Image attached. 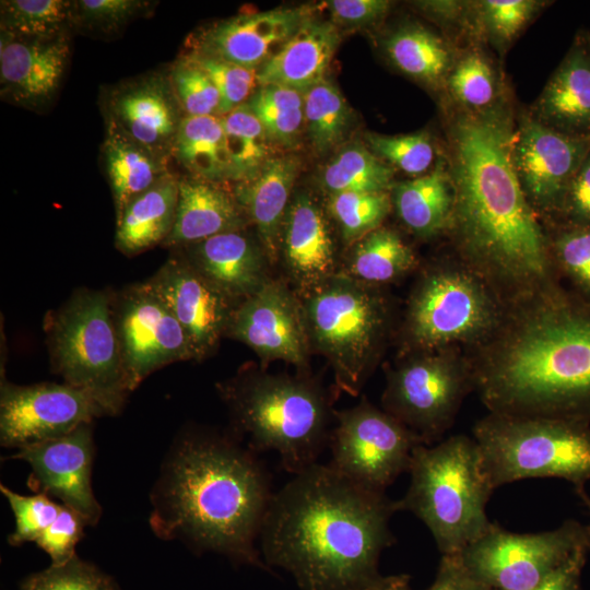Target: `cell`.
<instances>
[{"label":"cell","mask_w":590,"mask_h":590,"mask_svg":"<svg viewBox=\"0 0 590 590\" xmlns=\"http://www.w3.org/2000/svg\"><path fill=\"white\" fill-rule=\"evenodd\" d=\"M105 121L158 158L169 162L185 114L168 75L144 74L111 87L104 99Z\"/></svg>","instance_id":"20"},{"label":"cell","mask_w":590,"mask_h":590,"mask_svg":"<svg viewBox=\"0 0 590 590\" xmlns=\"http://www.w3.org/2000/svg\"><path fill=\"white\" fill-rule=\"evenodd\" d=\"M366 146L382 162L403 173L418 177L434 166L436 148L427 132L385 135L367 132Z\"/></svg>","instance_id":"43"},{"label":"cell","mask_w":590,"mask_h":590,"mask_svg":"<svg viewBox=\"0 0 590 590\" xmlns=\"http://www.w3.org/2000/svg\"><path fill=\"white\" fill-rule=\"evenodd\" d=\"M474 391L465 351L442 349L398 356L386 371L382 410L420 437L441 439L468 393Z\"/></svg>","instance_id":"11"},{"label":"cell","mask_w":590,"mask_h":590,"mask_svg":"<svg viewBox=\"0 0 590 590\" xmlns=\"http://www.w3.org/2000/svg\"><path fill=\"white\" fill-rule=\"evenodd\" d=\"M93 456L90 423L64 436L21 447L11 459L31 465L28 485L34 492L58 498L92 526L102 516L91 484Z\"/></svg>","instance_id":"19"},{"label":"cell","mask_w":590,"mask_h":590,"mask_svg":"<svg viewBox=\"0 0 590 590\" xmlns=\"http://www.w3.org/2000/svg\"><path fill=\"white\" fill-rule=\"evenodd\" d=\"M55 371L116 415L131 392L113 315V294L80 288L45 320Z\"/></svg>","instance_id":"10"},{"label":"cell","mask_w":590,"mask_h":590,"mask_svg":"<svg viewBox=\"0 0 590 590\" xmlns=\"http://www.w3.org/2000/svg\"><path fill=\"white\" fill-rule=\"evenodd\" d=\"M392 3L388 0H331L326 2L335 25L371 27L387 16Z\"/></svg>","instance_id":"52"},{"label":"cell","mask_w":590,"mask_h":590,"mask_svg":"<svg viewBox=\"0 0 590 590\" xmlns=\"http://www.w3.org/2000/svg\"><path fill=\"white\" fill-rule=\"evenodd\" d=\"M427 590H491L462 564L459 555H442L436 578Z\"/></svg>","instance_id":"53"},{"label":"cell","mask_w":590,"mask_h":590,"mask_svg":"<svg viewBox=\"0 0 590 590\" xmlns=\"http://www.w3.org/2000/svg\"><path fill=\"white\" fill-rule=\"evenodd\" d=\"M508 102L483 111L447 110L445 154L455 192L446 236L451 253L477 273L507 308L563 287L544 226L518 181Z\"/></svg>","instance_id":"1"},{"label":"cell","mask_w":590,"mask_h":590,"mask_svg":"<svg viewBox=\"0 0 590 590\" xmlns=\"http://www.w3.org/2000/svg\"><path fill=\"white\" fill-rule=\"evenodd\" d=\"M340 39L338 26L333 22L309 17L257 70L258 85H281L304 93L326 79Z\"/></svg>","instance_id":"28"},{"label":"cell","mask_w":590,"mask_h":590,"mask_svg":"<svg viewBox=\"0 0 590 590\" xmlns=\"http://www.w3.org/2000/svg\"><path fill=\"white\" fill-rule=\"evenodd\" d=\"M352 111L340 90L324 79L304 92V126L315 151L323 155L346 135Z\"/></svg>","instance_id":"38"},{"label":"cell","mask_w":590,"mask_h":590,"mask_svg":"<svg viewBox=\"0 0 590 590\" xmlns=\"http://www.w3.org/2000/svg\"><path fill=\"white\" fill-rule=\"evenodd\" d=\"M391 63L408 76L430 87L445 86L456 61L449 44L420 23H404L384 44Z\"/></svg>","instance_id":"33"},{"label":"cell","mask_w":590,"mask_h":590,"mask_svg":"<svg viewBox=\"0 0 590 590\" xmlns=\"http://www.w3.org/2000/svg\"><path fill=\"white\" fill-rule=\"evenodd\" d=\"M507 306L453 253L420 270L397 329L398 356L442 349L471 351L502 326Z\"/></svg>","instance_id":"6"},{"label":"cell","mask_w":590,"mask_h":590,"mask_svg":"<svg viewBox=\"0 0 590 590\" xmlns=\"http://www.w3.org/2000/svg\"><path fill=\"white\" fill-rule=\"evenodd\" d=\"M211 78L220 97V116L245 104L257 90V70L245 68L219 58L186 51Z\"/></svg>","instance_id":"47"},{"label":"cell","mask_w":590,"mask_h":590,"mask_svg":"<svg viewBox=\"0 0 590 590\" xmlns=\"http://www.w3.org/2000/svg\"><path fill=\"white\" fill-rule=\"evenodd\" d=\"M400 510L421 519L442 555H459L493 526L486 504L494 491L473 437L455 435L414 448Z\"/></svg>","instance_id":"7"},{"label":"cell","mask_w":590,"mask_h":590,"mask_svg":"<svg viewBox=\"0 0 590 590\" xmlns=\"http://www.w3.org/2000/svg\"><path fill=\"white\" fill-rule=\"evenodd\" d=\"M179 177L172 173L133 198L116 220V247L128 256L163 244L176 216Z\"/></svg>","instance_id":"30"},{"label":"cell","mask_w":590,"mask_h":590,"mask_svg":"<svg viewBox=\"0 0 590 590\" xmlns=\"http://www.w3.org/2000/svg\"><path fill=\"white\" fill-rule=\"evenodd\" d=\"M21 590H121L113 577L78 555L62 565L32 574Z\"/></svg>","instance_id":"46"},{"label":"cell","mask_w":590,"mask_h":590,"mask_svg":"<svg viewBox=\"0 0 590 590\" xmlns=\"http://www.w3.org/2000/svg\"><path fill=\"white\" fill-rule=\"evenodd\" d=\"M226 337L252 350L263 368L282 361L307 373L311 350L303 303L283 278L272 276L237 304Z\"/></svg>","instance_id":"15"},{"label":"cell","mask_w":590,"mask_h":590,"mask_svg":"<svg viewBox=\"0 0 590 590\" xmlns=\"http://www.w3.org/2000/svg\"><path fill=\"white\" fill-rule=\"evenodd\" d=\"M528 113L555 131L590 138V34L574 40Z\"/></svg>","instance_id":"25"},{"label":"cell","mask_w":590,"mask_h":590,"mask_svg":"<svg viewBox=\"0 0 590 590\" xmlns=\"http://www.w3.org/2000/svg\"><path fill=\"white\" fill-rule=\"evenodd\" d=\"M113 315L131 391L156 369L193 359L181 326L148 281L113 294Z\"/></svg>","instance_id":"14"},{"label":"cell","mask_w":590,"mask_h":590,"mask_svg":"<svg viewBox=\"0 0 590 590\" xmlns=\"http://www.w3.org/2000/svg\"><path fill=\"white\" fill-rule=\"evenodd\" d=\"M1 33L16 38L50 39L73 25V1L4 0L0 2Z\"/></svg>","instance_id":"39"},{"label":"cell","mask_w":590,"mask_h":590,"mask_svg":"<svg viewBox=\"0 0 590 590\" xmlns=\"http://www.w3.org/2000/svg\"><path fill=\"white\" fill-rule=\"evenodd\" d=\"M273 493L255 452L232 438L191 434L175 446L152 497L150 523L163 540L270 570L255 546Z\"/></svg>","instance_id":"4"},{"label":"cell","mask_w":590,"mask_h":590,"mask_svg":"<svg viewBox=\"0 0 590 590\" xmlns=\"http://www.w3.org/2000/svg\"><path fill=\"white\" fill-rule=\"evenodd\" d=\"M544 227L590 228V149L567 186L556 214Z\"/></svg>","instance_id":"50"},{"label":"cell","mask_w":590,"mask_h":590,"mask_svg":"<svg viewBox=\"0 0 590 590\" xmlns=\"http://www.w3.org/2000/svg\"><path fill=\"white\" fill-rule=\"evenodd\" d=\"M309 17L307 7L240 13L199 31L187 40L186 51L258 70Z\"/></svg>","instance_id":"21"},{"label":"cell","mask_w":590,"mask_h":590,"mask_svg":"<svg viewBox=\"0 0 590 590\" xmlns=\"http://www.w3.org/2000/svg\"><path fill=\"white\" fill-rule=\"evenodd\" d=\"M272 143L296 145L304 126V93L281 85L259 86L247 102Z\"/></svg>","instance_id":"40"},{"label":"cell","mask_w":590,"mask_h":590,"mask_svg":"<svg viewBox=\"0 0 590 590\" xmlns=\"http://www.w3.org/2000/svg\"><path fill=\"white\" fill-rule=\"evenodd\" d=\"M417 7L442 21H456L462 17L463 13H467L464 8L468 5L460 1H421L417 2Z\"/></svg>","instance_id":"55"},{"label":"cell","mask_w":590,"mask_h":590,"mask_svg":"<svg viewBox=\"0 0 590 590\" xmlns=\"http://www.w3.org/2000/svg\"><path fill=\"white\" fill-rule=\"evenodd\" d=\"M104 415L90 394L64 382L19 386L1 380L0 440L4 447L19 449L58 438Z\"/></svg>","instance_id":"17"},{"label":"cell","mask_w":590,"mask_h":590,"mask_svg":"<svg viewBox=\"0 0 590 590\" xmlns=\"http://www.w3.org/2000/svg\"><path fill=\"white\" fill-rule=\"evenodd\" d=\"M390 196L397 216L415 237L426 240L447 234L455 192L445 156L428 173L394 182Z\"/></svg>","instance_id":"29"},{"label":"cell","mask_w":590,"mask_h":590,"mask_svg":"<svg viewBox=\"0 0 590 590\" xmlns=\"http://www.w3.org/2000/svg\"><path fill=\"white\" fill-rule=\"evenodd\" d=\"M588 554H578L541 583L528 590H581V571Z\"/></svg>","instance_id":"54"},{"label":"cell","mask_w":590,"mask_h":590,"mask_svg":"<svg viewBox=\"0 0 590 590\" xmlns=\"http://www.w3.org/2000/svg\"><path fill=\"white\" fill-rule=\"evenodd\" d=\"M445 87L453 105L469 111L487 110L506 99L494 64L475 48L456 58Z\"/></svg>","instance_id":"37"},{"label":"cell","mask_w":590,"mask_h":590,"mask_svg":"<svg viewBox=\"0 0 590 590\" xmlns=\"http://www.w3.org/2000/svg\"><path fill=\"white\" fill-rule=\"evenodd\" d=\"M248 224L234 192L222 184L191 176L179 178L175 222L162 245L178 249L222 233L245 229Z\"/></svg>","instance_id":"26"},{"label":"cell","mask_w":590,"mask_h":590,"mask_svg":"<svg viewBox=\"0 0 590 590\" xmlns=\"http://www.w3.org/2000/svg\"><path fill=\"white\" fill-rule=\"evenodd\" d=\"M575 492L577 496L582 502L583 506L587 508L589 516H590V496L586 492L585 487H577L575 488Z\"/></svg>","instance_id":"57"},{"label":"cell","mask_w":590,"mask_h":590,"mask_svg":"<svg viewBox=\"0 0 590 590\" xmlns=\"http://www.w3.org/2000/svg\"><path fill=\"white\" fill-rule=\"evenodd\" d=\"M86 524L81 515L61 504L58 517L35 543L49 555L51 565H62L76 555L75 546Z\"/></svg>","instance_id":"51"},{"label":"cell","mask_w":590,"mask_h":590,"mask_svg":"<svg viewBox=\"0 0 590 590\" xmlns=\"http://www.w3.org/2000/svg\"><path fill=\"white\" fill-rule=\"evenodd\" d=\"M0 491L15 519V529L9 536L11 545L36 542L59 515L61 504L54 502L46 494L21 495L2 484Z\"/></svg>","instance_id":"48"},{"label":"cell","mask_w":590,"mask_h":590,"mask_svg":"<svg viewBox=\"0 0 590 590\" xmlns=\"http://www.w3.org/2000/svg\"><path fill=\"white\" fill-rule=\"evenodd\" d=\"M69 58L68 35L26 39L1 33V96L32 109L47 105L58 92Z\"/></svg>","instance_id":"23"},{"label":"cell","mask_w":590,"mask_h":590,"mask_svg":"<svg viewBox=\"0 0 590 590\" xmlns=\"http://www.w3.org/2000/svg\"><path fill=\"white\" fill-rule=\"evenodd\" d=\"M391 209L389 191L339 192L329 194L327 201L328 215L347 247L381 226Z\"/></svg>","instance_id":"41"},{"label":"cell","mask_w":590,"mask_h":590,"mask_svg":"<svg viewBox=\"0 0 590 590\" xmlns=\"http://www.w3.org/2000/svg\"><path fill=\"white\" fill-rule=\"evenodd\" d=\"M152 4L143 0L73 1V25L93 33H117Z\"/></svg>","instance_id":"49"},{"label":"cell","mask_w":590,"mask_h":590,"mask_svg":"<svg viewBox=\"0 0 590 590\" xmlns=\"http://www.w3.org/2000/svg\"><path fill=\"white\" fill-rule=\"evenodd\" d=\"M394 172L367 146L353 143L343 148L326 165L321 186L328 194L339 192H380L391 190Z\"/></svg>","instance_id":"36"},{"label":"cell","mask_w":590,"mask_h":590,"mask_svg":"<svg viewBox=\"0 0 590 590\" xmlns=\"http://www.w3.org/2000/svg\"><path fill=\"white\" fill-rule=\"evenodd\" d=\"M536 0H483L475 2L483 34L498 49H506L545 4Z\"/></svg>","instance_id":"44"},{"label":"cell","mask_w":590,"mask_h":590,"mask_svg":"<svg viewBox=\"0 0 590 590\" xmlns=\"http://www.w3.org/2000/svg\"><path fill=\"white\" fill-rule=\"evenodd\" d=\"M212 285L239 303L271 278V264L259 238L245 229L222 233L178 248Z\"/></svg>","instance_id":"24"},{"label":"cell","mask_w":590,"mask_h":590,"mask_svg":"<svg viewBox=\"0 0 590 590\" xmlns=\"http://www.w3.org/2000/svg\"><path fill=\"white\" fill-rule=\"evenodd\" d=\"M172 157L191 177L215 184L229 181V165L220 117L185 116L174 141Z\"/></svg>","instance_id":"34"},{"label":"cell","mask_w":590,"mask_h":590,"mask_svg":"<svg viewBox=\"0 0 590 590\" xmlns=\"http://www.w3.org/2000/svg\"><path fill=\"white\" fill-rule=\"evenodd\" d=\"M300 299L311 353L327 359L334 392L358 396L392 332L389 295L338 273Z\"/></svg>","instance_id":"8"},{"label":"cell","mask_w":590,"mask_h":590,"mask_svg":"<svg viewBox=\"0 0 590 590\" xmlns=\"http://www.w3.org/2000/svg\"><path fill=\"white\" fill-rule=\"evenodd\" d=\"M278 263L299 297L340 272L328 212L305 191L295 193L283 222Z\"/></svg>","instance_id":"22"},{"label":"cell","mask_w":590,"mask_h":590,"mask_svg":"<svg viewBox=\"0 0 590 590\" xmlns=\"http://www.w3.org/2000/svg\"><path fill=\"white\" fill-rule=\"evenodd\" d=\"M299 169L295 156H272L253 178L236 184L233 191L272 266L278 263L281 231Z\"/></svg>","instance_id":"27"},{"label":"cell","mask_w":590,"mask_h":590,"mask_svg":"<svg viewBox=\"0 0 590 590\" xmlns=\"http://www.w3.org/2000/svg\"><path fill=\"white\" fill-rule=\"evenodd\" d=\"M465 353L488 412L590 424V303L566 287L507 309Z\"/></svg>","instance_id":"3"},{"label":"cell","mask_w":590,"mask_h":590,"mask_svg":"<svg viewBox=\"0 0 590 590\" xmlns=\"http://www.w3.org/2000/svg\"><path fill=\"white\" fill-rule=\"evenodd\" d=\"M581 553H590V524L567 520L541 533H512L493 523L459 557L491 590H528Z\"/></svg>","instance_id":"12"},{"label":"cell","mask_w":590,"mask_h":590,"mask_svg":"<svg viewBox=\"0 0 590 590\" xmlns=\"http://www.w3.org/2000/svg\"><path fill=\"white\" fill-rule=\"evenodd\" d=\"M148 282L181 326L193 359L214 354L238 303L212 285L180 252L169 257Z\"/></svg>","instance_id":"18"},{"label":"cell","mask_w":590,"mask_h":590,"mask_svg":"<svg viewBox=\"0 0 590 590\" xmlns=\"http://www.w3.org/2000/svg\"><path fill=\"white\" fill-rule=\"evenodd\" d=\"M334 420L328 441L332 455L329 464L375 492L385 493L401 473L409 471L414 448L423 444L401 422L365 398L355 406L334 411Z\"/></svg>","instance_id":"13"},{"label":"cell","mask_w":590,"mask_h":590,"mask_svg":"<svg viewBox=\"0 0 590 590\" xmlns=\"http://www.w3.org/2000/svg\"><path fill=\"white\" fill-rule=\"evenodd\" d=\"M229 165V181L253 178L272 157L266 130L247 103L220 117Z\"/></svg>","instance_id":"35"},{"label":"cell","mask_w":590,"mask_h":590,"mask_svg":"<svg viewBox=\"0 0 590 590\" xmlns=\"http://www.w3.org/2000/svg\"><path fill=\"white\" fill-rule=\"evenodd\" d=\"M367 590H411L409 575L380 576Z\"/></svg>","instance_id":"56"},{"label":"cell","mask_w":590,"mask_h":590,"mask_svg":"<svg viewBox=\"0 0 590 590\" xmlns=\"http://www.w3.org/2000/svg\"><path fill=\"white\" fill-rule=\"evenodd\" d=\"M167 75L185 116H220L221 97L216 86L189 56L182 54Z\"/></svg>","instance_id":"45"},{"label":"cell","mask_w":590,"mask_h":590,"mask_svg":"<svg viewBox=\"0 0 590 590\" xmlns=\"http://www.w3.org/2000/svg\"><path fill=\"white\" fill-rule=\"evenodd\" d=\"M420 268V260L401 234L379 226L351 246L340 272L363 283L382 286Z\"/></svg>","instance_id":"32"},{"label":"cell","mask_w":590,"mask_h":590,"mask_svg":"<svg viewBox=\"0 0 590 590\" xmlns=\"http://www.w3.org/2000/svg\"><path fill=\"white\" fill-rule=\"evenodd\" d=\"M554 270L563 286L590 303V228L544 227Z\"/></svg>","instance_id":"42"},{"label":"cell","mask_w":590,"mask_h":590,"mask_svg":"<svg viewBox=\"0 0 590 590\" xmlns=\"http://www.w3.org/2000/svg\"><path fill=\"white\" fill-rule=\"evenodd\" d=\"M219 391L251 451H276L294 475L317 462L329 441L333 398L308 373L271 374L249 366Z\"/></svg>","instance_id":"5"},{"label":"cell","mask_w":590,"mask_h":590,"mask_svg":"<svg viewBox=\"0 0 590 590\" xmlns=\"http://www.w3.org/2000/svg\"><path fill=\"white\" fill-rule=\"evenodd\" d=\"M102 153L116 220L133 198L170 174L167 161L156 157L107 121Z\"/></svg>","instance_id":"31"},{"label":"cell","mask_w":590,"mask_h":590,"mask_svg":"<svg viewBox=\"0 0 590 590\" xmlns=\"http://www.w3.org/2000/svg\"><path fill=\"white\" fill-rule=\"evenodd\" d=\"M590 149V138L545 127L528 111L515 119L512 165L522 192L542 225L556 214L571 178Z\"/></svg>","instance_id":"16"},{"label":"cell","mask_w":590,"mask_h":590,"mask_svg":"<svg viewBox=\"0 0 590 590\" xmlns=\"http://www.w3.org/2000/svg\"><path fill=\"white\" fill-rule=\"evenodd\" d=\"M397 500L314 463L272 495L260 531L266 565L302 590H367L380 578L381 552Z\"/></svg>","instance_id":"2"},{"label":"cell","mask_w":590,"mask_h":590,"mask_svg":"<svg viewBox=\"0 0 590 590\" xmlns=\"http://www.w3.org/2000/svg\"><path fill=\"white\" fill-rule=\"evenodd\" d=\"M492 487L558 477L585 487L590 480V424L488 412L472 429Z\"/></svg>","instance_id":"9"}]
</instances>
